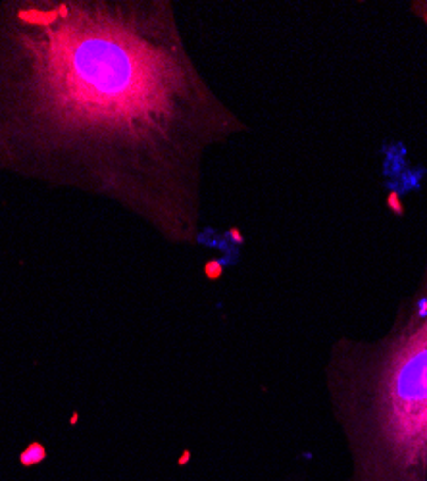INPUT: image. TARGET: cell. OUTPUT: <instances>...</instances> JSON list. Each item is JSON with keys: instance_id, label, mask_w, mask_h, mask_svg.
Returning <instances> with one entry per match:
<instances>
[{"instance_id": "cell-1", "label": "cell", "mask_w": 427, "mask_h": 481, "mask_svg": "<svg viewBox=\"0 0 427 481\" xmlns=\"http://www.w3.org/2000/svg\"><path fill=\"white\" fill-rule=\"evenodd\" d=\"M325 383L354 481H426L427 256L416 291L381 339L333 345Z\"/></svg>"}, {"instance_id": "cell-2", "label": "cell", "mask_w": 427, "mask_h": 481, "mask_svg": "<svg viewBox=\"0 0 427 481\" xmlns=\"http://www.w3.org/2000/svg\"><path fill=\"white\" fill-rule=\"evenodd\" d=\"M47 456V452H45V448L41 447V445H33L31 448H27L25 452H23V456H21V462L25 464V466H33V464H39L43 458Z\"/></svg>"}, {"instance_id": "cell-3", "label": "cell", "mask_w": 427, "mask_h": 481, "mask_svg": "<svg viewBox=\"0 0 427 481\" xmlns=\"http://www.w3.org/2000/svg\"><path fill=\"white\" fill-rule=\"evenodd\" d=\"M410 10H412V14H416V17L424 23L427 27V2H412L410 4Z\"/></svg>"}]
</instances>
